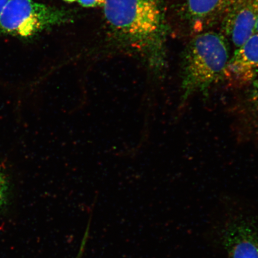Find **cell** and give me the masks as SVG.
<instances>
[{
    "instance_id": "1",
    "label": "cell",
    "mask_w": 258,
    "mask_h": 258,
    "mask_svg": "<svg viewBox=\"0 0 258 258\" xmlns=\"http://www.w3.org/2000/svg\"><path fill=\"white\" fill-rule=\"evenodd\" d=\"M104 6L106 21L121 39L159 60L164 35L159 0H106Z\"/></svg>"
},
{
    "instance_id": "2",
    "label": "cell",
    "mask_w": 258,
    "mask_h": 258,
    "mask_svg": "<svg viewBox=\"0 0 258 258\" xmlns=\"http://www.w3.org/2000/svg\"><path fill=\"white\" fill-rule=\"evenodd\" d=\"M230 56L228 42L224 35L208 31L194 37L183 54V101L195 93L206 91L223 78Z\"/></svg>"
},
{
    "instance_id": "3",
    "label": "cell",
    "mask_w": 258,
    "mask_h": 258,
    "mask_svg": "<svg viewBox=\"0 0 258 258\" xmlns=\"http://www.w3.org/2000/svg\"><path fill=\"white\" fill-rule=\"evenodd\" d=\"M215 231L227 258H258V222L249 206H222Z\"/></svg>"
},
{
    "instance_id": "4",
    "label": "cell",
    "mask_w": 258,
    "mask_h": 258,
    "mask_svg": "<svg viewBox=\"0 0 258 258\" xmlns=\"http://www.w3.org/2000/svg\"><path fill=\"white\" fill-rule=\"evenodd\" d=\"M67 19L66 12L33 0H9L0 16V32L30 37Z\"/></svg>"
},
{
    "instance_id": "5",
    "label": "cell",
    "mask_w": 258,
    "mask_h": 258,
    "mask_svg": "<svg viewBox=\"0 0 258 258\" xmlns=\"http://www.w3.org/2000/svg\"><path fill=\"white\" fill-rule=\"evenodd\" d=\"M222 19L224 37L235 48L240 47L255 33L253 0H237Z\"/></svg>"
},
{
    "instance_id": "6",
    "label": "cell",
    "mask_w": 258,
    "mask_h": 258,
    "mask_svg": "<svg viewBox=\"0 0 258 258\" xmlns=\"http://www.w3.org/2000/svg\"><path fill=\"white\" fill-rule=\"evenodd\" d=\"M225 77L237 84L251 82L258 77V34L254 33L230 56Z\"/></svg>"
},
{
    "instance_id": "7",
    "label": "cell",
    "mask_w": 258,
    "mask_h": 258,
    "mask_svg": "<svg viewBox=\"0 0 258 258\" xmlns=\"http://www.w3.org/2000/svg\"><path fill=\"white\" fill-rule=\"evenodd\" d=\"M237 0H181V9L188 24L201 32L226 13Z\"/></svg>"
},
{
    "instance_id": "8",
    "label": "cell",
    "mask_w": 258,
    "mask_h": 258,
    "mask_svg": "<svg viewBox=\"0 0 258 258\" xmlns=\"http://www.w3.org/2000/svg\"><path fill=\"white\" fill-rule=\"evenodd\" d=\"M9 185L4 170L0 166V210L4 207L7 202Z\"/></svg>"
},
{
    "instance_id": "9",
    "label": "cell",
    "mask_w": 258,
    "mask_h": 258,
    "mask_svg": "<svg viewBox=\"0 0 258 258\" xmlns=\"http://www.w3.org/2000/svg\"><path fill=\"white\" fill-rule=\"evenodd\" d=\"M90 231V224H88V227H87L85 234H84L82 241L81 242L80 246L78 253H77L76 258H82L84 252H85V248L86 246L87 243H88L89 235Z\"/></svg>"
},
{
    "instance_id": "10",
    "label": "cell",
    "mask_w": 258,
    "mask_h": 258,
    "mask_svg": "<svg viewBox=\"0 0 258 258\" xmlns=\"http://www.w3.org/2000/svg\"><path fill=\"white\" fill-rule=\"evenodd\" d=\"M106 0H78L80 4L86 8L98 7L104 6Z\"/></svg>"
},
{
    "instance_id": "11",
    "label": "cell",
    "mask_w": 258,
    "mask_h": 258,
    "mask_svg": "<svg viewBox=\"0 0 258 258\" xmlns=\"http://www.w3.org/2000/svg\"><path fill=\"white\" fill-rule=\"evenodd\" d=\"M253 6L256 19L255 33L258 34V0H253Z\"/></svg>"
},
{
    "instance_id": "12",
    "label": "cell",
    "mask_w": 258,
    "mask_h": 258,
    "mask_svg": "<svg viewBox=\"0 0 258 258\" xmlns=\"http://www.w3.org/2000/svg\"><path fill=\"white\" fill-rule=\"evenodd\" d=\"M253 91V100L258 104V80L254 84Z\"/></svg>"
},
{
    "instance_id": "13",
    "label": "cell",
    "mask_w": 258,
    "mask_h": 258,
    "mask_svg": "<svg viewBox=\"0 0 258 258\" xmlns=\"http://www.w3.org/2000/svg\"><path fill=\"white\" fill-rule=\"evenodd\" d=\"M9 2V0H0V16H1Z\"/></svg>"
},
{
    "instance_id": "14",
    "label": "cell",
    "mask_w": 258,
    "mask_h": 258,
    "mask_svg": "<svg viewBox=\"0 0 258 258\" xmlns=\"http://www.w3.org/2000/svg\"><path fill=\"white\" fill-rule=\"evenodd\" d=\"M64 1L67 2H73L76 1V0H64Z\"/></svg>"
}]
</instances>
